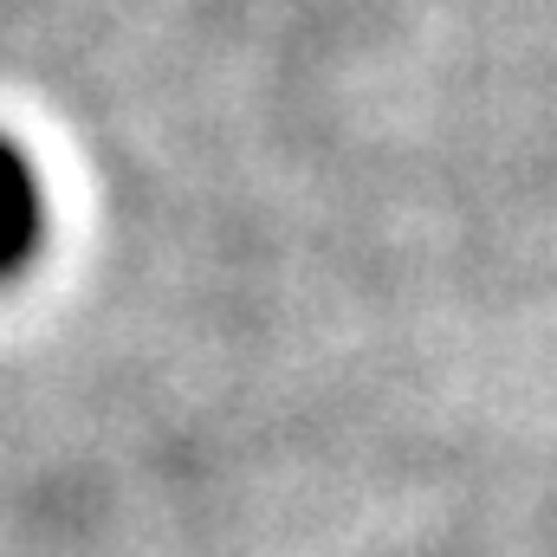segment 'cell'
Listing matches in <instances>:
<instances>
[{
    "label": "cell",
    "mask_w": 557,
    "mask_h": 557,
    "mask_svg": "<svg viewBox=\"0 0 557 557\" xmlns=\"http://www.w3.org/2000/svg\"><path fill=\"white\" fill-rule=\"evenodd\" d=\"M33 227H39V188L33 169L13 143H0V267L33 253Z\"/></svg>",
    "instance_id": "1"
}]
</instances>
